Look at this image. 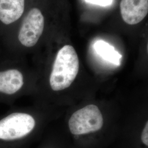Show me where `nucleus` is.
Here are the masks:
<instances>
[{"label":"nucleus","mask_w":148,"mask_h":148,"mask_svg":"<svg viewBox=\"0 0 148 148\" xmlns=\"http://www.w3.org/2000/svg\"><path fill=\"white\" fill-rule=\"evenodd\" d=\"M120 11L123 21L136 25L142 21L148 13V0H121Z\"/></svg>","instance_id":"39448f33"},{"label":"nucleus","mask_w":148,"mask_h":148,"mask_svg":"<svg viewBox=\"0 0 148 148\" xmlns=\"http://www.w3.org/2000/svg\"><path fill=\"white\" fill-rule=\"evenodd\" d=\"M148 122H147L146 125H145V126L144 130H143V132H142V137H141L142 141L147 146L148 145Z\"/></svg>","instance_id":"9d476101"},{"label":"nucleus","mask_w":148,"mask_h":148,"mask_svg":"<svg viewBox=\"0 0 148 148\" xmlns=\"http://www.w3.org/2000/svg\"><path fill=\"white\" fill-rule=\"evenodd\" d=\"M87 3L106 7L112 4V0H85Z\"/></svg>","instance_id":"1a4fd4ad"},{"label":"nucleus","mask_w":148,"mask_h":148,"mask_svg":"<svg viewBox=\"0 0 148 148\" xmlns=\"http://www.w3.org/2000/svg\"><path fill=\"white\" fill-rule=\"evenodd\" d=\"M103 117L97 106L90 104L75 111L69 121L70 131L74 135H81L100 130Z\"/></svg>","instance_id":"7ed1b4c3"},{"label":"nucleus","mask_w":148,"mask_h":148,"mask_svg":"<svg viewBox=\"0 0 148 148\" xmlns=\"http://www.w3.org/2000/svg\"><path fill=\"white\" fill-rule=\"evenodd\" d=\"M25 0H0V21L10 25L23 15Z\"/></svg>","instance_id":"0eeeda50"},{"label":"nucleus","mask_w":148,"mask_h":148,"mask_svg":"<svg viewBox=\"0 0 148 148\" xmlns=\"http://www.w3.org/2000/svg\"><path fill=\"white\" fill-rule=\"evenodd\" d=\"M36 125L34 118L27 113L14 112L0 120V139L14 140L25 137Z\"/></svg>","instance_id":"f03ea898"},{"label":"nucleus","mask_w":148,"mask_h":148,"mask_svg":"<svg viewBox=\"0 0 148 148\" xmlns=\"http://www.w3.org/2000/svg\"><path fill=\"white\" fill-rule=\"evenodd\" d=\"M96 53L106 61L117 66L120 65L122 55L113 46L103 40H99L94 44Z\"/></svg>","instance_id":"6e6552de"},{"label":"nucleus","mask_w":148,"mask_h":148,"mask_svg":"<svg viewBox=\"0 0 148 148\" xmlns=\"http://www.w3.org/2000/svg\"><path fill=\"white\" fill-rule=\"evenodd\" d=\"M24 85L21 72L15 69L0 71V93L12 95L18 92Z\"/></svg>","instance_id":"423d86ee"},{"label":"nucleus","mask_w":148,"mask_h":148,"mask_svg":"<svg viewBox=\"0 0 148 148\" xmlns=\"http://www.w3.org/2000/svg\"><path fill=\"white\" fill-rule=\"evenodd\" d=\"M79 59L74 48L65 45L57 53L50 75L49 83L54 91L65 90L70 86L79 73Z\"/></svg>","instance_id":"f257e3e1"},{"label":"nucleus","mask_w":148,"mask_h":148,"mask_svg":"<svg viewBox=\"0 0 148 148\" xmlns=\"http://www.w3.org/2000/svg\"><path fill=\"white\" fill-rule=\"evenodd\" d=\"M45 18L37 8L30 10L24 18L18 34V40L22 45L32 47L37 43L42 34Z\"/></svg>","instance_id":"20e7f679"}]
</instances>
